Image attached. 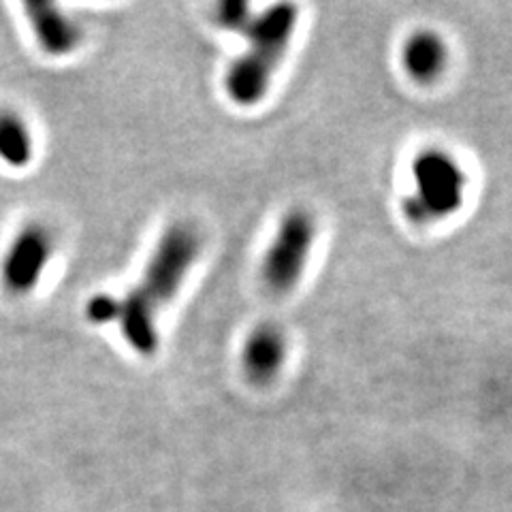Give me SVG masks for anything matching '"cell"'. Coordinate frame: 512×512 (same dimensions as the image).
I'll use <instances>...</instances> for the list:
<instances>
[{
	"mask_svg": "<svg viewBox=\"0 0 512 512\" xmlns=\"http://www.w3.org/2000/svg\"><path fill=\"white\" fill-rule=\"evenodd\" d=\"M316 239V220L306 210L288 212L269 244L263 261V280L271 293H291L303 276Z\"/></svg>",
	"mask_w": 512,
	"mask_h": 512,
	"instance_id": "obj_4",
	"label": "cell"
},
{
	"mask_svg": "<svg viewBox=\"0 0 512 512\" xmlns=\"http://www.w3.org/2000/svg\"><path fill=\"white\" fill-rule=\"evenodd\" d=\"M446 43L434 30H416L404 43V69L416 82H431L446 67Z\"/></svg>",
	"mask_w": 512,
	"mask_h": 512,
	"instance_id": "obj_8",
	"label": "cell"
},
{
	"mask_svg": "<svg viewBox=\"0 0 512 512\" xmlns=\"http://www.w3.org/2000/svg\"><path fill=\"white\" fill-rule=\"evenodd\" d=\"M201 250V235L188 222H175L160 235L141 280L124 297H92V323H116L124 342L143 357L158 350V316L178 295Z\"/></svg>",
	"mask_w": 512,
	"mask_h": 512,
	"instance_id": "obj_1",
	"label": "cell"
},
{
	"mask_svg": "<svg viewBox=\"0 0 512 512\" xmlns=\"http://www.w3.org/2000/svg\"><path fill=\"white\" fill-rule=\"evenodd\" d=\"M295 26L297 7L288 3L269 7L252 20L246 52L231 64L224 79V86L237 105L252 107L261 103L293 39Z\"/></svg>",
	"mask_w": 512,
	"mask_h": 512,
	"instance_id": "obj_2",
	"label": "cell"
},
{
	"mask_svg": "<svg viewBox=\"0 0 512 512\" xmlns=\"http://www.w3.org/2000/svg\"><path fill=\"white\" fill-rule=\"evenodd\" d=\"M244 370L252 382L274 380L286 359L284 333L271 323L256 327L244 346Z\"/></svg>",
	"mask_w": 512,
	"mask_h": 512,
	"instance_id": "obj_7",
	"label": "cell"
},
{
	"mask_svg": "<svg viewBox=\"0 0 512 512\" xmlns=\"http://www.w3.org/2000/svg\"><path fill=\"white\" fill-rule=\"evenodd\" d=\"M24 11L37 43L47 56H69L82 43V28L67 13H62L58 5L26 3Z\"/></svg>",
	"mask_w": 512,
	"mask_h": 512,
	"instance_id": "obj_6",
	"label": "cell"
},
{
	"mask_svg": "<svg viewBox=\"0 0 512 512\" xmlns=\"http://www.w3.org/2000/svg\"><path fill=\"white\" fill-rule=\"evenodd\" d=\"M0 160L22 169L32 160V133L20 114L0 109Z\"/></svg>",
	"mask_w": 512,
	"mask_h": 512,
	"instance_id": "obj_9",
	"label": "cell"
},
{
	"mask_svg": "<svg viewBox=\"0 0 512 512\" xmlns=\"http://www.w3.org/2000/svg\"><path fill=\"white\" fill-rule=\"evenodd\" d=\"M248 5L246 3H224L218 7V20L227 28H239L248 22Z\"/></svg>",
	"mask_w": 512,
	"mask_h": 512,
	"instance_id": "obj_10",
	"label": "cell"
},
{
	"mask_svg": "<svg viewBox=\"0 0 512 512\" xmlns=\"http://www.w3.org/2000/svg\"><path fill=\"white\" fill-rule=\"evenodd\" d=\"M414 195L406 212L414 222H434L455 214L463 203L466 175L457 160L442 150H427L412 165Z\"/></svg>",
	"mask_w": 512,
	"mask_h": 512,
	"instance_id": "obj_3",
	"label": "cell"
},
{
	"mask_svg": "<svg viewBox=\"0 0 512 512\" xmlns=\"http://www.w3.org/2000/svg\"><path fill=\"white\" fill-rule=\"evenodd\" d=\"M56 250L54 231L43 222H28L13 237L0 263V280L7 293L26 297L35 291Z\"/></svg>",
	"mask_w": 512,
	"mask_h": 512,
	"instance_id": "obj_5",
	"label": "cell"
}]
</instances>
